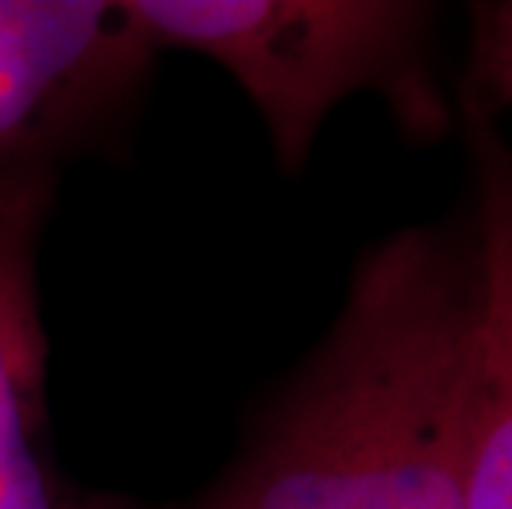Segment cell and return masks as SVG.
Returning a JSON list of instances; mask_svg holds the SVG:
<instances>
[{
	"instance_id": "obj_6",
	"label": "cell",
	"mask_w": 512,
	"mask_h": 509,
	"mask_svg": "<svg viewBox=\"0 0 512 509\" xmlns=\"http://www.w3.org/2000/svg\"><path fill=\"white\" fill-rule=\"evenodd\" d=\"M473 90L466 100L512 106V0L483 4L473 14Z\"/></svg>"
},
{
	"instance_id": "obj_2",
	"label": "cell",
	"mask_w": 512,
	"mask_h": 509,
	"mask_svg": "<svg viewBox=\"0 0 512 509\" xmlns=\"http://www.w3.org/2000/svg\"><path fill=\"white\" fill-rule=\"evenodd\" d=\"M156 50L215 60L255 103L288 176L324 119L354 93L384 96L413 139L443 136L450 113L433 80V7L407 0H129Z\"/></svg>"
},
{
	"instance_id": "obj_5",
	"label": "cell",
	"mask_w": 512,
	"mask_h": 509,
	"mask_svg": "<svg viewBox=\"0 0 512 509\" xmlns=\"http://www.w3.org/2000/svg\"><path fill=\"white\" fill-rule=\"evenodd\" d=\"M479 159L476 242L486 275L483 417L463 509H512V156L470 113Z\"/></svg>"
},
{
	"instance_id": "obj_1",
	"label": "cell",
	"mask_w": 512,
	"mask_h": 509,
	"mask_svg": "<svg viewBox=\"0 0 512 509\" xmlns=\"http://www.w3.org/2000/svg\"><path fill=\"white\" fill-rule=\"evenodd\" d=\"M483 331L476 229L384 238L209 509H463Z\"/></svg>"
},
{
	"instance_id": "obj_4",
	"label": "cell",
	"mask_w": 512,
	"mask_h": 509,
	"mask_svg": "<svg viewBox=\"0 0 512 509\" xmlns=\"http://www.w3.org/2000/svg\"><path fill=\"white\" fill-rule=\"evenodd\" d=\"M53 199V172L0 179V509H133L76 493L53 467L43 400L37 248Z\"/></svg>"
},
{
	"instance_id": "obj_3",
	"label": "cell",
	"mask_w": 512,
	"mask_h": 509,
	"mask_svg": "<svg viewBox=\"0 0 512 509\" xmlns=\"http://www.w3.org/2000/svg\"><path fill=\"white\" fill-rule=\"evenodd\" d=\"M156 53L129 0H0V179L100 143Z\"/></svg>"
}]
</instances>
